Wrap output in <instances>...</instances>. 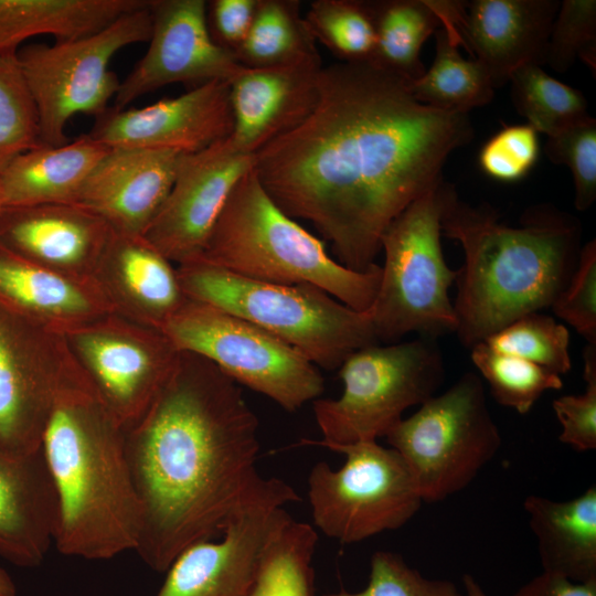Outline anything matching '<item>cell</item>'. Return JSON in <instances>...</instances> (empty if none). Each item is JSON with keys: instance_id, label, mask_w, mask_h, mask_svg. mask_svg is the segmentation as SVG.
<instances>
[{"instance_id": "obj_38", "label": "cell", "mask_w": 596, "mask_h": 596, "mask_svg": "<svg viewBox=\"0 0 596 596\" xmlns=\"http://www.w3.org/2000/svg\"><path fill=\"white\" fill-rule=\"evenodd\" d=\"M579 58L596 74V1L563 0L550 32L545 64L564 73Z\"/></svg>"}, {"instance_id": "obj_28", "label": "cell", "mask_w": 596, "mask_h": 596, "mask_svg": "<svg viewBox=\"0 0 596 596\" xmlns=\"http://www.w3.org/2000/svg\"><path fill=\"white\" fill-rule=\"evenodd\" d=\"M467 1H369L376 43L369 63L409 82L426 71L421 50L427 39L446 24L460 23Z\"/></svg>"}, {"instance_id": "obj_8", "label": "cell", "mask_w": 596, "mask_h": 596, "mask_svg": "<svg viewBox=\"0 0 596 596\" xmlns=\"http://www.w3.org/2000/svg\"><path fill=\"white\" fill-rule=\"evenodd\" d=\"M343 392L317 398L313 414L322 438L302 440L330 450L360 441H377L409 407L437 394L445 369L435 339L372 344L350 354L339 368Z\"/></svg>"}, {"instance_id": "obj_42", "label": "cell", "mask_w": 596, "mask_h": 596, "mask_svg": "<svg viewBox=\"0 0 596 596\" xmlns=\"http://www.w3.org/2000/svg\"><path fill=\"white\" fill-rule=\"evenodd\" d=\"M588 344H596V242L582 246L576 268L551 306Z\"/></svg>"}, {"instance_id": "obj_44", "label": "cell", "mask_w": 596, "mask_h": 596, "mask_svg": "<svg viewBox=\"0 0 596 596\" xmlns=\"http://www.w3.org/2000/svg\"><path fill=\"white\" fill-rule=\"evenodd\" d=\"M256 6L257 0L206 2V24L212 40L234 54L251 28Z\"/></svg>"}, {"instance_id": "obj_31", "label": "cell", "mask_w": 596, "mask_h": 596, "mask_svg": "<svg viewBox=\"0 0 596 596\" xmlns=\"http://www.w3.org/2000/svg\"><path fill=\"white\" fill-rule=\"evenodd\" d=\"M318 535L279 509L262 549L247 596H313Z\"/></svg>"}, {"instance_id": "obj_39", "label": "cell", "mask_w": 596, "mask_h": 596, "mask_svg": "<svg viewBox=\"0 0 596 596\" xmlns=\"http://www.w3.org/2000/svg\"><path fill=\"white\" fill-rule=\"evenodd\" d=\"M544 151L553 163L570 169L576 210H588L596 200V119L589 116L547 137Z\"/></svg>"}, {"instance_id": "obj_13", "label": "cell", "mask_w": 596, "mask_h": 596, "mask_svg": "<svg viewBox=\"0 0 596 596\" xmlns=\"http://www.w3.org/2000/svg\"><path fill=\"white\" fill-rule=\"evenodd\" d=\"M64 337L92 389L124 428L151 405L181 353L161 330L114 312Z\"/></svg>"}, {"instance_id": "obj_40", "label": "cell", "mask_w": 596, "mask_h": 596, "mask_svg": "<svg viewBox=\"0 0 596 596\" xmlns=\"http://www.w3.org/2000/svg\"><path fill=\"white\" fill-rule=\"evenodd\" d=\"M326 596H465L448 579L423 576L401 554L375 552L370 562L366 586L358 592L339 590Z\"/></svg>"}, {"instance_id": "obj_34", "label": "cell", "mask_w": 596, "mask_h": 596, "mask_svg": "<svg viewBox=\"0 0 596 596\" xmlns=\"http://www.w3.org/2000/svg\"><path fill=\"white\" fill-rule=\"evenodd\" d=\"M316 42L341 62H370L376 43L369 1L316 0L304 14Z\"/></svg>"}, {"instance_id": "obj_35", "label": "cell", "mask_w": 596, "mask_h": 596, "mask_svg": "<svg viewBox=\"0 0 596 596\" xmlns=\"http://www.w3.org/2000/svg\"><path fill=\"white\" fill-rule=\"evenodd\" d=\"M471 349V361L489 385L493 400L501 406L528 414L546 392L561 390L562 379L524 359L499 352L486 342Z\"/></svg>"}, {"instance_id": "obj_33", "label": "cell", "mask_w": 596, "mask_h": 596, "mask_svg": "<svg viewBox=\"0 0 596 596\" xmlns=\"http://www.w3.org/2000/svg\"><path fill=\"white\" fill-rule=\"evenodd\" d=\"M511 99L528 125L547 137L589 117L584 94L549 75L540 65H525L510 81Z\"/></svg>"}, {"instance_id": "obj_24", "label": "cell", "mask_w": 596, "mask_h": 596, "mask_svg": "<svg viewBox=\"0 0 596 596\" xmlns=\"http://www.w3.org/2000/svg\"><path fill=\"white\" fill-rule=\"evenodd\" d=\"M57 504L42 450L21 454L0 445V557L36 567L54 545Z\"/></svg>"}, {"instance_id": "obj_5", "label": "cell", "mask_w": 596, "mask_h": 596, "mask_svg": "<svg viewBox=\"0 0 596 596\" xmlns=\"http://www.w3.org/2000/svg\"><path fill=\"white\" fill-rule=\"evenodd\" d=\"M199 259L253 280L311 285L358 311L372 307L382 270L354 272L333 259L276 205L253 168L231 191Z\"/></svg>"}, {"instance_id": "obj_7", "label": "cell", "mask_w": 596, "mask_h": 596, "mask_svg": "<svg viewBox=\"0 0 596 596\" xmlns=\"http://www.w3.org/2000/svg\"><path fill=\"white\" fill-rule=\"evenodd\" d=\"M441 180L389 225L381 238L384 264L370 308L379 342H396L408 333L436 339L455 333L456 315L449 288L456 280L443 254L441 216L454 190Z\"/></svg>"}, {"instance_id": "obj_45", "label": "cell", "mask_w": 596, "mask_h": 596, "mask_svg": "<svg viewBox=\"0 0 596 596\" xmlns=\"http://www.w3.org/2000/svg\"><path fill=\"white\" fill-rule=\"evenodd\" d=\"M511 596H596V579L577 583L542 572L523 584Z\"/></svg>"}, {"instance_id": "obj_27", "label": "cell", "mask_w": 596, "mask_h": 596, "mask_svg": "<svg viewBox=\"0 0 596 596\" xmlns=\"http://www.w3.org/2000/svg\"><path fill=\"white\" fill-rule=\"evenodd\" d=\"M523 507L543 572L596 579V486L566 501L530 494Z\"/></svg>"}, {"instance_id": "obj_43", "label": "cell", "mask_w": 596, "mask_h": 596, "mask_svg": "<svg viewBox=\"0 0 596 596\" xmlns=\"http://www.w3.org/2000/svg\"><path fill=\"white\" fill-rule=\"evenodd\" d=\"M583 359L584 393L563 395L552 406L561 425L560 441L589 451L596 449V344H586Z\"/></svg>"}, {"instance_id": "obj_12", "label": "cell", "mask_w": 596, "mask_h": 596, "mask_svg": "<svg viewBox=\"0 0 596 596\" xmlns=\"http://www.w3.org/2000/svg\"><path fill=\"white\" fill-rule=\"evenodd\" d=\"M333 451L345 462L332 469L316 464L308 476L313 524L343 544L370 539L405 525L424 503L396 450L377 441H360Z\"/></svg>"}, {"instance_id": "obj_9", "label": "cell", "mask_w": 596, "mask_h": 596, "mask_svg": "<svg viewBox=\"0 0 596 596\" xmlns=\"http://www.w3.org/2000/svg\"><path fill=\"white\" fill-rule=\"evenodd\" d=\"M426 503L467 488L496 457L502 438L479 375L468 372L422 403L385 436Z\"/></svg>"}, {"instance_id": "obj_15", "label": "cell", "mask_w": 596, "mask_h": 596, "mask_svg": "<svg viewBox=\"0 0 596 596\" xmlns=\"http://www.w3.org/2000/svg\"><path fill=\"white\" fill-rule=\"evenodd\" d=\"M299 500L289 483L273 477L234 513L217 540L196 542L174 558L156 596H247L276 513Z\"/></svg>"}, {"instance_id": "obj_37", "label": "cell", "mask_w": 596, "mask_h": 596, "mask_svg": "<svg viewBox=\"0 0 596 596\" xmlns=\"http://www.w3.org/2000/svg\"><path fill=\"white\" fill-rule=\"evenodd\" d=\"M39 145L36 113L17 54L0 55V172Z\"/></svg>"}, {"instance_id": "obj_18", "label": "cell", "mask_w": 596, "mask_h": 596, "mask_svg": "<svg viewBox=\"0 0 596 596\" xmlns=\"http://www.w3.org/2000/svg\"><path fill=\"white\" fill-rule=\"evenodd\" d=\"M232 129L230 83L214 81L141 108L109 107L87 134L109 148L194 153L226 138Z\"/></svg>"}, {"instance_id": "obj_46", "label": "cell", "mask_w": 596, "mask_h": 596, "mask_svg": "<svg viewBox=\"0 0 596 596\" xmlns=\"http://www.w3.org/2000/svg\"><path fill=\"white\" fill-rule=\"evenodd\" d=\"M0 596H18L17 586L9 573L0 567Z\"/></svg>"}, {"instance_id": "obj_10", "label": "cell", "mask_w": 596, "mask_h": 596, "mask_svg": "<svg viewBox=\"0 0 596 596\" xmlns=\"http://www.w3.org/2000/svg\"><path fill=\"white\" fill-rule=\"evenodd\" d=\"M150 1L95 33L21 46L17 58L35 108L40 145L68 142L65 128L73 116L96 118L109 108L120 84L110 61L124 47L149 41Z\"/></svg>"}, {"instance_id": "obj_25", "label": "cell", "mask_w": 596, "mask_h": 596, "mask_svg": "<svg viewBox=\"0 0 596 596\" xmlns=\"http://www.w3.org/2000/svg\"><path fill=\"white\" fill-rule=\"evenodd\" d=\"M0 307L62 336L113 312L93 280L40 266L2 244Z\"/></svg>"}, {"instance_id": "obj_1", "label": "cell", "mask_w": 596, "mask_h": 596, "mask_svg": "<svg viewBox=\"0 0 596 596\" xmlns=\"http://www.w3.org/2000/svg\"><path fill=\"white\" fill-rule=\"evenodd\" d=\"M472 137L468 114L422 104L409 81L369 62H338L322 67L312 111L258 150L253 169L338 263L366 272L389 225L444 180L447 159Z\"/></svg>"}, {"instance_id": "obj_4", "label": "cell", "mask_w": 596, "mask_h": 596, "mask_svg": "<svg viewBox=\"0 0 596 596\" xmlns=\"http://www.w3.org/2000/svg\"><path fill=\"white\" fill-rule=\"evenodd\" d=\"M41 450L56 497L58 552L100 561L136 551L141 511L125 428L81 369L55 400Z\"/></svg>"}, {"instance_id": "obj_16", "label": "cell", "mask_w": 596, "mask_h": 596, "mask_svg": "<svg viewBox=\"0 0 596 596\" xmlns=\"http://www.w3.org/2000/svg\"><path fill=\"white\" fill-rule=\"evenodd\" d=\"M205 0H151L152 30L149 46L120 81L114 109L174 83L193 87L231 82L243 67L230 51L211 38Z\"/></svg>"}, {"instance_id": "obj_22", "label": "cell", "mask_w": 596, "mask_h": 596, "mask_svg": "<svg viewBox=\"0 0 596 596\" xmlns=\"http://www.w3.org/2000/svg\"><path fill=\"white\" fill-rule=\"evenodd\" d=\"M557 0L467 1L459 32L465 49L488 71L494 88L525 65L545 64Z\"/></svg>"}, {"instance_id": "obj_32", "label": "cell", "mask_w": 596, "mask_h": 596, "mask_svg": "<svg viewBox=\"0 0 596 596\" xmlns=\"http://www.w3.org/2000/svg\"><path fill=\"white\" fill-rule=\"evenodd\" d=\"M316 43L299 1L257 0L251 28L234 56L245 67L284 66L318 55Z\"/></svg>"}, {"instance_id": "obj_6", "label": "cell", "mask_w": 596, "mask_h": 596, "mask_svg": "<svg viewBox=\"0 0 596 596\" xmlns=\"http://www.w3.org/2000/svg\"><path fill=\"white\" fill-rule=\"evenodd\" d=\"M175 266L188 298L260 327L317 368L339 369L356 350L380 343L370 309L354 310L315 286L253 280L201 259Z\"/></svg>"}, {"instance_id": "obj_47", "label": "cell", "mask_w": 596, "mask_h": 596, "mask_svg": "<svg viewBox=\"0 0 596 596\" xmlns=\"http://www.w3.org/2000/svg\"><path fill=\"white\" fill-rule=\"evenodd\" d=\"M462 583L467 596H488L472 575L465 574Z\"/></svg>"}, {"instance_id": "obj_14", "label": "cell", "mask_w": 596, "mask_h": 596, "mask_svg": "<svg viewBox=\"0 0 596 596\" xmlns=\"http://www.w3.org/2000/svg\"><path fill=\"white\" fill-rule=\"evenodd\" d=\"M78 372L64 336L0 307V445L41 450L55 400Z\"/></svg>"}, {"instance_id": "obj_20", "label": "cell", "mask_w": 596, "mask_h": 596, "mask_svg": "<svg viewBox=\"0 0 596 596\" xmlns=\"http://www.w3.org/2000/svg\"><path fill=\"white\" fill-rule=\"evenodd\" d=\"M322 67L320 54L284 66H243L230 82L232 145L254 156L304 121L317 104Z\"/></svg>"}, {"instance_id": "obj_36", "label": "cell", "mask_w": 596, "mask_h": 596, "mask_svg": "<svg viewBox=\"0 0 596 596\" xmlns=\"http://www.w3.org/2000/svg\"><path fill=\"white\" fill-rule=\"evenodd\" d=\"M483 342L499 352L524 359L560 376L572 368L567 328L540 311L515 319Z\"/></svg>"}, {"instance_id": "obj_26", "label": "cell", "mask_w": 596, "mask_h": 596, "mask_svg": "<svg viewBox=\"0 0 596 596\" xmlns=\"http://www.w3.org/2000/svg\"><path fill=\"white\" fill-rule=\"evenodd\" d=\"M110 148L84 134L61 146L39 145L0 172L6 206L75 204L78 193Z\"/></svg>"}, {"instance_id": "obj_23", "label": "cell", "mask_w": 596, "mask_h": 596, "mask_svg": "<svg viewBox=\"0 0 596 596\" xmlns=\"http://www.w3.org/2000/svg\"><path fill=\"white\" fill-rule=\"evenodd\" d=\"M93 281L114 313L159 330L187 299L177 266L139 235L113 232Z\"/></svg>"}, {"instance_id": "obj_11", "label": "cell", "mask_w": 596, "mask_h": 596, "mask_svg": "<svg viewBox=\"0 0 596 596\" xmlns=\"http://www.w3.org/2000/svg\"><path fill=\"white\" fill-rule=\"evenodd\" d=\"M179 351L198 354L231 377L288 412L324 391L319 369L260 327L187 297L161 330Z\"/></svg>"}, {"instance_id": "obj_48", "label": "cell", "mask_w": 596, "mask_h": 596, "mask_svg": "<svg viewBox=\"0 0 596 596\" xmlns=\"http://www.w3.org/2000/svg\"><path fill=\"white\" fill-rule=\"evenodd\" d=\"M6 205H4V202H3V199H2V195H1V192H0V216L4 210Z\"/></svg>"}, {"instance_id": "obj_30", "label": "cell", "mask_w": 596, "mask_h": 596, "mask_svg": "<svg viewBox=\"0 0 596 596\" xmlns=\"http://www.w3.org/2000/svg\"><path fill=\"white\" fill-rule=\"evenodd\" d=\"M436 52L430 67L409 82L413 96L424 105L448 113L468 114L489 104L494 85L486 67L476 58L467 60L457 24H446L435 32Z\"/></svg>"}, {"instance_id": "obj_17", "label": "cell", "mask_w": 596, "mask_h": 596, "mask_svg": "<svg viewBox=\"0 0 596 596\" xmlns=\"http://www.w3.org/2000/svg\"><path fill=\"white\" fill-rule=\"evenodd\" d=\"M254 166L228 136L210 147L182 153L172 188L143 237L175 265L201 257L231 191Z\"/></svg>"}, {"instance_id": "obj_41", "label": "cell", "mask_w": 596, "mask_h": 596, "mask_svg": "<svg viewBox=\"0 0 596 596\" xmlns=\"http://www.w3.org/2000/svg\"><path fill=\"white\" fill-rule=\"evenodd\" d=\"M540 156L539 132L530 125L503 126L489 138L478 155L482 172L500 182L523 179Z\"/></svg>"}, {"instance_id": "obj_2", "label": "cell", "mask_w": 596, "mask_h": 596, "mask_svg": "<svg viewBox=\"0 0 596 596\" xmlns=\"http://www.w3.org/2000/svg\"><path fill=\"white\" fill-rule=\"evenodd\" d=\"M141 530L135 552L162 573L188 546L216 539L272 477L257 470L258 418L211 361L181 351L171 377L125 428Z\"/></svg>"}, {"instance_id": "obj_29", "label": "cell", "mask_w": 596, "mask_h": 596, "mask_svg": "<svg viewBox=\"0 0 596 596\" xmlns=\"http://www.w3.org/2000/svg\"><path fill=\"white\" fill-rule=\"evenodd\" d=\"M148 0H0V55L38 35L68 41L95 33Z\"/></svg>"}, {"instance_id": "obj_19", "label": "cell", "mask_w": 596, "mask_h": 596, "mask_svg": "<svg viewBox=\"0 0 596 596\" xmlns=\"http://www.w3.org/2000/svg\"><path fill=\"white\" fill-rule=\"evenodd\" d=\"M182 152L110 148L85 180L75 204L115 233L143 236L164 203Z\"/></svg>"}, {"instance_id": "obj_3", "label": "cell", "mask_w": 596, "mask_h": 596, "mask_svg": "<svg viewBox=\"0 0 596 596\" xmlns=\"http://www.w3.org/2000/svg\"><path fill=\"white\" fill-rule=\"evenodd\" d=\"M440 227L464 251L453 306L455 333L467 348L526 313L551 308L582 248V227L571 215L539 206L510 226L487 204L472 206L460 200L455 189Z\"/></svg>"}, {"instance_id": "obj_21", "label": "cell", "mask_w": 596, "mask_h": 596, "mask_svg": "<svg viewBox=\"0 0 596 596\" xmlns=\"http://www.w3.org/2000/svg\"><path fill=\"white\" fill-rule=\"evenodd\" d=\"M111 233L102 217L77 204L6 206L0 216V244L40 266L83 280H93Z\"/></svg>"}]
</instances>
